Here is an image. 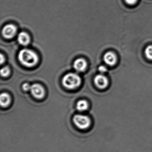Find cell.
Returning a JSON list of instances; mask_svg holds the SVG:
<instances>
[{
  "label": "cell",
  "instance_id": "obj_1",
  "mask_svg": "<svg viewBox=\"0 0 152 152\" xmlns=\"http://www.w3.org/2000/svg\"><path fill=\"white\" fill-rule=\"evenodd\" d=\"M18 59L21 64L27 67L34 66L39 61L37 54L28 49H24L19 52Z\"/></svg>",
  "mask_w": 152,
  "mask_h": 152
},
{
  "label": "cell",
  "instance_id": "obj_2",
  "mask_svg": "<svg viewBox=\"0 0 152 152\" xmlns=\"http://www.w3.org/2000/svg\"><path fill=\"white\" fill-rule=\"evenodd\" d=\"M81 82L80 77L74 73H69L66 75L62 81L64 86L70 89H73L79 87Z\"/></svg>",
  "mask_w": 152,
  "mask_h": 152
},
{
  "label": "cell",
  "instance_id": "obj_3",
  "mask_svg": "<svg viewBox=\"0 0 152 152\" xmlns=\"http://www.w3.org/2000/svg\"><path fill=\"white\" fill-rule=\"evenodd\" d=\"M73 122L78 128L81 129L88 128L91 124L90 118L87 115L81 114L75 115L73 117Z\"/></svg>",
  "mask_w": 152,
  "mask_h": 152
},
{
  "label": "cell",
  "instance_id": "obj_4",
  "mask_svg": "<svg viewBox=\"0 0 152 152\" xmlns=\"http://www.w3.org/2000/svg\"><path fill=\"white\" fill-rule=\"evenodd\" d=\"M30 91L32 95L36 98H42L45 95V90L43 87L37 83L31 85Z\"/></svg>",
  "mask_w": 152,
  "mask_h": 152
},
{
  "label": "cell",
  "instance_id": "obj_5",
  "mask_svg": "<svg viewBox=\"0 0 152 152\" xmlns=\"http://www.w3.org/2000/svg\"><path fill=\"white\" fill-rule=\"evenodd\" d=\"M17 28L13 24H8L4 26L2 30V34L7 39H11L15 35Z\"/></svg>",
  "mask_w": 152,
  "mask_h": 152
},
{
  "label": "cell",
  "instance_id": "obj_6",
  "mask_svg": "<svg viewBox=\"0 0 152 152\" xmlns=\"http://www.w3.org/2000/svg\"><path fill=\"white\" fill-rule=\"evenodd\" d=\"M94 83L96 86L100 89L105 88L108 85V80L104 75H98L95 77Z\"/></svg>",
  "mask_w": 152,
  "mask_h": 152
},
{
  "label": "cell",
  "instance_id": "obj_7",
  "mask_svg": "<svg viewBox=\"0 0 152 152\" xmlns=\"http://www.w3.org/2000/svg\"><path fill=\"white\" fill-rule=\"evenodd\" d=\"M104 60L106 64L112 66L116 64L117 60V57L113 52L109 51L105 54Z\"/></svg>",
  "mask_w": 152,
  "mask_h": 152
},
{
  "label": "cell",
  "instance_id": "obj_8",
  "mask_svg": "<svg viewBox=\"0 0 152 152\" xmlns=\"http://www.w3.org/2000/svg\"><path fill=\"white\" fill-rule=\"evenodd\" d=\"M73 66L76 71L79 72H83L87 67V63L83 58H78L75 61Z\"/></svg>",
  "mask_w": 152,
  "mask_h": 152
},
{
  "label": "cell",
  "instance_id": "obj_9",
  "mask_svg": "<svg viewBox=\"0 0 152 152\" xmlns=\"http://www.w3.org/2000/svg\"><path fill=\"white\" fill-rule=\"evenodd\" d=\"M18 40L21 45L26 46L30 42V38L26 33L22 32L18 34Z\"/></svg>",
  "mask_w": 152,
  "mask_h": 152
},
{
  "label": "cell",
  "instance_id": "obj_10",
  "mask_svg": "<svg viewBox=\"0 0 152 152\" xmlns=\"http://www.w3.org/2000/svg\"><path fill=\"white\" fill-rule=\"evenodd\" d=\"M11 99L10 96L7 93H1L0 96V104L3 107L8 106L10 103Z\"/></svg>",
  "mask_w": 152,
  "mask_h": 152
},
{
  "label": "cell",
  "instance_id": "obj_11",
  "mask_svg": "<svg viewBox=\"0 0 152 152\" xmlns=\"http://www.w3.org/2000/svg\"><path fill=\"white\" fill-rule=\"evenodd\" d=\"M89 105L88 102L84 99L79 100L76 104V108L80 112L86 111Z\"/></svg>",
  "mask_w": 152,
  "mask_h": 152
},
{
  "label": "cell",
  "instance_id": "obj_12",
  "mask_svg": "<svg viewBox=\"0 0 152 152\" xmlns=\"http://www.w3.org/2000/svg\"><path fill=\"white\" fill-rule=\"evenodd\" d=\"M146 57L150 60H152V45L148 46L145 51Z\"/></svg>",
  "mask_w": 152,
  "mask_h": 152
},
{
  "label": "cell",
  "instance_id": "obj_13",
  "mask_svg": "<svg viewBox=\"0 0 152 152\" xmlns=\"http://www.w3.org/2000/svg\"><path fill=\"white\" fill-rule=\"evenodd\" d=\"M10 73V70L8 66H5V67H3L1 71V75L3 77L8 76Z\"/></svg>",
  "mask_w": 152,
  "mask_h": 152
},
{
  "label": "cell",
  "instance_id": "obj_14",
  "mask_svg": "<svg viewBox=\"0 0 152 152\" xmlns=\"http://www.w3.org/2000/svg\"><path fill=\"white\" fill-rule=\"evenodd\" d=\"M31 86L30 85L29 83H24L23 86V89L25 91H28L31 90Z\"/></svg>",
  "mask_w": 152,
  "mask_h": 152
},
{
  "label": "cell",
  "instance_id": "obj_15",
  "mask_svg": "<svg viewBox=\"0 0 152 152\" xmlns=\"http://www.w3.org/2000/svg\"><path fill=\"white\" fill-rule=\"evenodd\" d=\"M99 71L101 73H104L106 72H107V68L106 67L104 66H100L99 67Z\"/></svg>",
  "mask_w": 152,
  "mask_h": 152
},
{
  "label": "cell",
  "instance_id": "obj_16",
  "mask_svg": "<svg viewBox=\"0 0 152 152\" xmlns=\"http://www.w3.org/2000/svg\"><path fill=\"white\" fill-rule=\"evenodd\" d=\"M137 0H125V2L130 5H134Z\"/></svg>",
  "mask_w": 152,
  "mask_h": 152
},
{
  "label": "cell",
  "instance_id": "obj_17",
  "mask_svg": "<svg viewBox=\"0 0 152 152\" xmlns=\"http://www.w3.org/2000/svg\"><path fill=\"white\" fill-rule=\"evenodd\" d=\"M4 57L3 55H1V64H2L4 62Z\"/></svg>",
  "mask_w": 152,
  "mask_h": 152
}]
</instances>
